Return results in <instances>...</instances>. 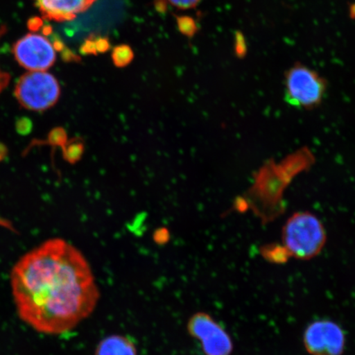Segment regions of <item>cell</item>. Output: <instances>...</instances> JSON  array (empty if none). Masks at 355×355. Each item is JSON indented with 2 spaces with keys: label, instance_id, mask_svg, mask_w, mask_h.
<instances>
[{
  "label": "cell",
  "instance_id": "obj_1",
  "mask_svg": "<svg viewBox=\"0 0 355 355\" xmlns=\"http://www.w3.org/2000/svg\"><path fill=\"white\" fill-rule=\"evenodd\" d=\"M10 283L21 320L49 336L73 330L94 312L101 297L86 257L60 238L22 256L13 266Z\"/></svg>",
  "mask_w": 355,
  "mask_h": 355
},
{
  "label": "cell",
  "instance_id": "obj_2",
  "mask_svg": "<svg viewBox=\"0 0 355 355\" xmlns=\"http://www.w3.org/2000/svg\"><path fill=\"white\" fill-rule=\"evenodd\" d=\"M327 232L317 216L309 211L294 213L286 221L282 241L291 257L309 261L323 250L327 243Z\"/></svg>",
  "mask_w": 355,
  "mask_h": 355
},
{
  "label": "cell",
  "instance_id": "obj_3",
  "mask_svg": "<svg viewBox=\"0 0 355 355\" xmlns=\"http://www.w3.org/2000/svg\"><path fill=\"white\" fill-rule=\"evenodd\" d=\"M285 100L293 107L312 110L322 103L327 83L316 71L296 63L285 75Z\"/></svg>",
  "mask_w": 355,
  "mask_h": 355
},
{
  "label": "cell",
  "instance_id": "obj_4",
  "mask_svg": "<svg viewBox=\"0 0 355 355\" xmlns=\"http://www.w3.org/2000/svg\"><path fill=\"white\" fill-rule=\"evenodd\" d=\"M16 96L24 107L42 111L51 107L60 96V85L51 74L37 71L22 76L16 87Z\"/></svg>",
  "mask_w": 355,
  "mask_h": 355
},
{
  "label": "cell",
  "instance_id": "obj_5",
  "mask_svg": "<svg viewBox=\"0 0 355 355\" xmlns=\"http://www.w3.org/2000/svg\"><path fill=\"white\" fill-rule=\"evenodd\" d=\"M187 331L201 345L205 355H232L234 352L232 336L210 314L198 312L192 315Z\"/></svg>",
  "mask_w": 355,
  "mask_h": 355
},
{
  "label": "cell",
  "instance_id": "obj_6",
  "mask_svg": "<svg viewBox=\"0 0 355 355\" xmlns=\"http://www.w3.org/2000/svg\"><path fill=\"white\" fill-rule=\"evenodd\" d=\"M303 341L311 355H343L345 352V332L331 320L310 323L304 332Z\"/></svg>",
  "mask_w": 355,
  "mask_h": 355
},
{
  "label": "cell",
  "instance_id": "obj_7",
  "mask_svg": "<svg viewBox=\"0 0 355 355\" xmlns=\"http://www.w3.org/2000/svg\"><path fill=\"white\" fill-rule=\"evenodd\" d=\"M13 55L19 64L31 72L46 70L56 60L54 44L35 33H29L19 40L13 46Z\"/></svg>",
  "mask_w": 355,
  "mask_h": 355
},
{
  "label": "cell",
  "instance_id": "obj_8",
  "mask_svg": "<svg viewBox=\"0 0 355 355\" xmlns=\"http://www.w3.org/2000/svg\"><path fill=\"white\" fill-rule=\"evenodd\" d=\"M96 0H34L44 19L55 21L73 20Z\"/></svg>",
  "mask_w": 355,
  "mask_h": 355
},
{
  "label": "cell",
  "instance_id": "obj_9",
  "mask_svg": "<svg viewBox=\"0 0 355 355\" xmlns=\"http://www.w3.org/2000/svg\"><path fill=\"white\" fill-rule=\"evenodd\" d=\"M94 355H139L137 346L128 336L110 335L102 339Z\"/></svg>",
  "mask_w": 355,
  "mask_h": 355
},
{
  "label": "cell",
  "instance_id": "obj_10",
  "mask_svg": "<svg viewBox=\"0 0 355 355\" xmlns=\"http://www.w3.org/2000/svg\"><path fill=\"white\" fill-rule=\"evenodd\" d=\"M259 251L261 257L272 264H285L291 257L282 243L265 244L260 248Z\"/></svg>",
  "mask_w": 355,
  "mask_h": 355
},
{
  "label": "cell",
  "instance_id": "obj_11",
  "mask_svg": "<svg viewBox=\"0 0 355 355\" xmlns=\"http://www.w3.org/2000/svg\"><path fill=\"white\" fill-rule=\"evenodd\" d=\"M133 53L132 49L128 46H119L114 49L112 59L115 65L118 67L126 66L132 60Z\"/></svg>",
  "mask_w": 355,
  "mask_h": 355
},
{
  "label": "cell",
  "instance_id": "obj_12",
  "mask_svg": "<svg viewBox=\"0 0 355 355\" xmlns=\"http://www.w3.org/2000/svg\"><path fill=\"white\" fill-rule=\"evenodd\" d=\"M177 24L180 32L188 37H193L197 32V25L194 20L189 17H178Z\"/></svg>",
  "mask_w": 355,
  "mask_h": 355
},
{
  "label": "cell",
  "instance_id": "obj_13",
  "mask_svg": "<svg viewBox=\"0 0 355 355\" xmlns=\"http://www.w3.org/2000/svg\"><path fill=\"white\" fill-rule=\"evenodd\" d=\"M167 1L180 10H189L196 7L201 0H167Z\"/></svg>",
  "mask_w": 355,
  "mask_h": 355
},
{
  "label": "cell",
  "instance_id": "obj_14",
  "mask_svg": "<svg viewBox=\"0 0 355 355\" xmlns=\"http://www.w3.org/2000/svg\"><path fill=\"white\" fill-rule=\"evenodd\" d=\"M95 44L96 52H105L108 51L110 48V44L106 39H97L96 41H95Z\"/></svg>",
  "mask_w": 355,
  "mask_h": 355
},
{
  "label": "cell",
  "instance_id": "obj_15",
  "mask_svg": "<svg viewBox=\"0 0 355 355\" xmlns=\"http://www.w3.org/2000/svg\"><path fill=\"white\" fill-rule=\"evenodd\" d=\"M2 33H3V31L0 30V35H1ZM8 81H10L8 74L6 72H3V71L0 69V92L8 85Z\"/></svg>",
  "mask_w": 355,
  "mask_h": 355
}]
</instances>
